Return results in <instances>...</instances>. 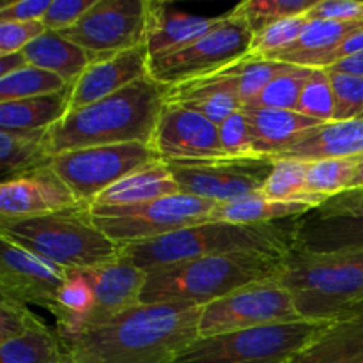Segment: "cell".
Listing matches in <instances>:
<instances>
[{"mask_svg":"<svg viewBox=\"0 0 363 363\" xmlns=\"http://www.w3.org/2000/svg\"><path fill=\"white\" fill-rule=\"evenodd\" d=\"M289 363H363V308L330 323Z\"/></svg>","mask_w":363,"mask_h":363,"instance_id":"obj_24","label":"cell"},{"mask_svg":"<svg viewBox=\"0 0 363 363\" xmlns=\"http://www.w3.org/2000/svg\"><path fill=\"white\" fill-rule=\"evenodd\" d=\"M273 280L293 294L303 321L333 323L363 308V250H293Z\"/></svg>","mask_w":363,"mask_h":363,"instance_id":"obj_5","label":"cell"},{"mask_svg":"<svg viewBox=\"0 0 363 363\" xmlns=\"http://www.w3.org/2000/svg\"><path fill=\"white\" fill-rule=\"evenodd\" d=\"M362 52H363V28H362V30L354 32L353 35H350L346 41L340 43V45L337 46V48L333 50V52L330 53L328 57H326L325 69L335 66L337 62L347 59V57L358 55V53H362Z\"/></svg>","mask_w":363,"mask_h":363,"instance_id":"obj_48","label":"cell"},{"mask_svg":"<svg viewBox=\"0 0 363 363\" xmlns=\"http://www.w3.org/2000/svg\"><path fill=\"white\" fill-rule=\"evenodd\" d=\"M218 135L220 145L227 158H257L245 110H240L223 121L218 126Z\"/></svg>","mask_w":363,"mask_h":363,"instance_id":"obj_42","label":"cell"},{"mask_svg":"<svg viewBox=\"0 0 363 363\" xmlns=\"http://www.w3.org/2000/svg\"><path fill=\"white\" fill-rule=\"evenodd\" d=\"M312 67L287 64L286 69L277 74L264 91L245 108H269V110H296L305 84L311 78Z\"/></svg>","mask_w":363,"mask_h":363,"instance_id":"obj_35","label":"cell"},{"mask_svg":"<svg viewBox=\"0 0 363 363\" xmlns=\"http://www.w3.org/2000/svg\"><path fill=\"white\" fill-rule=\"evenodd\" d=\"M314 206L305 202L273 201L262 194L248 195L240 201L220 204L216 209V220L230 223H272L284 220L300 218Z\"/></svg>","mask_w":363,"mask_h":363,"instance_id":"obj_31","label":"cell"},{"mask_svg":"<svg viewBox=\"0 0 363 363\" xmlns=\"http://www.w3.org/2000/svg\"><path fill=\"white\" fill-rule=\"evenodd\" d=\"M360 158L321 160L308 163L307 188L319 197H335L342 191L351 190L357 176Z\"/></svg>","mask_w":363,"mask_h":363,"instance_id":"obj_37","label":"cell"},{"mask_svg":"<svg viewBox=\"0 0 363 363\" xmlns=\"http://www.w3.org/2000/svg\"><path fill=\"white\" fill-rule=\"evenodd\" d=\"M158 160L151 145L135 142L67 151L50 158L48 165L69 186L74 197L85 208H91L103 191Z\"/></svg>","mask_w":363,"mask_h":363,"instance_id":"obj_10","label":"cell"},{"mask_svg":"<svg viewBox=\"0 0 363 363\" xmlns=\"http://www.w3.org/2000/svg\"><path fill=\"white\" fill-rule=\"evenodd\" d=\"M222 16H194L177 11L167 2L149 0L147 28H145V46H147L149 59L190 45L195 39L213 30L220 23Z\"/></svg>","mask_w":363,"mask_h":363,"instance_id":"obj_21","label":"cell"},{"mask_svg":"<svg viewBox=\"0 0 363 363\" xmlns=\"http://www.w3.org/2000/svg\"><path fill=\"white\" fill-rule=\"evenodd\" d=\"M151 147L163 162L227 158L215 123L194 110L167 101L160 113Z\"/></svg>","mask_w":363,"mask_h":363,"instance_id":"obj_15","label":"cell"},{"mask_svg":"<svg viewBox=\"0 0 363 363\" xmlns=\"http://www.w3.org/2000/svg\"><path fill=\"white\" fill-rule=\"evenodd\" d=\"M149 0H96L66 30L59 32L94 59L145 45Z\"/></svg>","mask_w":363,"mask_h":363,"instance_id":"obj_13","label":"cell"},{"mask_svg":"<svg viewBox=\"0 0 363 363\" xmlns=\"http://www.w3.org/2000/svg\"><path fill=\"white\" fill-rule=\"evenodd\" d=\"M176 194H181L179 184L174 179L169 165L163 160H158L110 186L92 206H133Z\"/></svg>","mask_w":363,"mask_h":363,"instance_id":"obj_26","label":"cell"},{"mask_svg":"<svg viewBox=\"0 0 363 363\" xmlns=\"http://www.w3.org/2000/svg\"><path fill=\"white\" fill-rule=\"evenodd\" d=\"M315 2L318 0H245L234 7L233 13L240 16L255 35L284 18L307 14Z\"/></svg>","mask_w":363,"mask_h":363,"instance_id":"obj_38","label":"cell"},{"mask_svg":"<svg viewBox=\"0 0 363 363\" xmlns=\"http://www.w3.org/2000/svg\"><path fill=\"white\" fill-rule=\"evenodd\" d=\"M64 363H78V362H74V360H73V358H69V357H67V360H66V362H64Z\"/></svg>","mask_w":363,"mask_h":363,"instance_id":"obj_52","label":"cell"},{"mask_svg":"<svg viewBox=\"0 0 363 363\" xmlns=\"http://www.w3.org/2000/svg\"><path fill=\"white\" fill-rule=\"evenodd\" d=\"M287 67V62H279L272 59H261V57L247 55L238 62L225 67L227 73L236 80L238 94L245 106L250 105L259 94L266 89V85L282 73Z\"/></svg>","mask_w":363,"mask_h":363,"instance_id":"obj_36","label":"cell"},{"mask_svg":"<svg viewBox=\"0 0 363 363\" xmlns=\"http://www.w3.org/2000/svg\"><path fill=\"white\" fill-rule=\"evenodd\" d=\"M294 250V218L272 223H201L145 243L124 245L123 257L144 272L188 261L230 254L287 257Z\"/></svg>","mask_w":363,"mask_h":363,"instance_id":"obj_3","label":"cell"},{"mask_svg":"<svg viewBox=\"0 0 363 363\" xmlns=\"http://www.w3.org/2000/svg\"><path fill=\"white\" fill-rule=\"evenodd\" d=\"M0 238L69 273L108 264L123 254V247L96 227L89 208L0 220Z\"/></svg>","mask_w":363,"mask_h":363,"instance_id":"obj_6","label":"cell"},{"mask_svg":"<svg viewBox=\"0 0 363 363\" xmlns=\"http://www.w3.org/2000/svg\"><path fill=\"white\" fill-rule=\"evenodd\" d=\"M52 0H16L0 7V21H43Z\"/></svg>","mask_w":363,"mask_h":363,"instance_id":"obj_47","label":"cell"},{"mask_svg":"<svg viewBox=\"0 0 363 363\" xmlns=\"http://www.w3.org/2000/svg\"><path fill=\"white\" fill-rule=\"evenodd\" d=\"M363 156V119L333 121L319 124L305 133L296 144L275 160H296L314 163L321 160L362 158Z\"/></svg>","mask_w":363,"mask_h":363,"instance_id":"obj_22","label":"cell"},{"mask_svg":"<svg viewBox=\"0 0 363 363\" xmlns=\"http://www.w3.org/2000/svg\"><path fill=\"white\" fill-rule=\"evenodd\" d=\"M92 308H94V294L91 284L87 282L84 273H69L66 284L50 308V312L55 315V330L62 342L84 332Z\"/></svg>","mask_w":363,"mask_h":363,"instance_id":"obj_29","label":"cell"},{"mask_svg":"<svg viewBox=\"0 0 363 363\" xmlns=\"http://www.w3.org/2000/svg\"><path fill=\"white\" fill-rule=\"evenodd\" d=\"M351 188H363V156L360 158V163H358L357 176H354L353 186H351Z\"/></svg>","mask_w":363,"mask_h":363,"instance_id":"obj_51","label":"cell"},{"mask_svg":"<svg viewBox=\"0 0 363 363\" xmlns=\"http://www.w3.org/2000/svg\"><path fill=\"white\" fill-rule=\"evenodd\" d=\"M41 326L45 321L28 311V305L0 294V344Z\"/></svg>","mask_w":363,"mask_h":363,"instance_id":"obj_43","label":"cell"},{"mask_svg":"<svg viewBox=\"0 0 363 363\" xmlns=\"http://www.w3.org/2000/svg\"><path fill=\"white\" fill-rule=\"evenodd\" d=\"M286 257L230 254L188 259L147 272L142 303H183L204 307L254 284L273 280Z\"/></svg>","mask_w":363,"mask_h":363,"instance_id":"obj_4","label":"cell"},{"mask_svg":"<svg viewBox=\"0 0 363 363\" xmlns=\"http://www.w3.org/2000/svg\"><path fill=\"white\" fill-rule=\"evenodd\" d=\"M218 206L208 199L176 194L133 206H92L89 211L96 227L124 247L215 222Z\"/></svg>","mask_w":363,"mask_h":363,"instance_id":"obj_7","label":"cell"},{"mask_svg":"<svg viewBox=\"0 0 363 363\" xmlns=\"http://www.w3.org/2000/svg\"><path fill=\"white\" fill-rule=\"evenodd\" d=\"M362 28L363 21L308 20L298 41L289 50L273 57L272 60L312 67V69H325L326 57L340 43H344L350 35Z\"/></svg>","mask_w":363,"mask_h":363,"instance_id":"obj_25","label":"cell"},{"mask_svg":"<svg viewBox=\"0 0 363 363\" xmlns=\"http://www.w3.org/2000/svg\"><path fill=\"white\" fill-rule=\"evenodd\" d=\"M303 321L294 298L275 280L254 284L202 307L199 337L223 335L261 326Z\"/></svg>","mask_w":363,"mask_h":363,"instance_id":"obj_11","label":"cell"},{"mask_svg":"<svg viewBox=\"0 0 363 363\" xmlns=\"http://www.w3.org/2000/svg\"><path fill=\"white\" fill-rule=\"evenodd\" d=\"M67 87L69 84L57 74L27 64L21 69L0 78V103L53 94Z\"/></svg>","mask_w":363,"mask_h":363,"instance_id":"obj_34","label":"cell"},{"mask_svg":"<svg viewBox=\"0 0 363 363\" xmlns=\"http://www.w3.org/2000/svg\"><path fill=\"white\" fill-rule=\"evenodd\" d=\"M254 32L230 11L213 30L174 52L149 59V77L167 87L218 73L250 53Z\"/></svg>","mask_w":363,"mask_h":363,"instance_id":"obj_9","label":"cell"},{"mask_svg":"<svg viewBox=\"0 0 363 363\" xmlns=\"http://www.w3.org/2000/svg\"><path fill=\"white\" fill-rule=\"evenodd\" d=\"M328 326L298 321L206 337L191 344L176 363H289Z\"/></svg>","mask_w":363,"mask_h":363,"instance_id":"obj_8","label":"cell"},{"mask_svg":"<svg viewBox=\"0 0 363 363\" xmlns=\"http://www.w3.org/2000/svg\"><path fill=\"white\" fill-rule=\"evenodd\" d=\"M67 357L57 330L46 325L0 344L2 363H64Z\"/></svg>","mask_w":363,"mask_h":363,"instance_id":"obj_32","label":"cell"},{"mask_svg":"<svg viewBox=\"0 0 363 363\" xmlns=\"http://www.w3.org/2000/svg\"><path fill=\"white\" fill-rule=\"evenodd\" d=\"M250 124L255 155L273 158L293 147L305 133L318 128L319 121L311 119L296 110L243 108Z\"/></svg>","mask_w":363,"mask_h":363,"instance_id":"obj_23","label":"cell"},{"mask_svg":"<svg viewBox=\"0 0 363 363\" xmlns=\"http://www.w3.org/2000/svg\"><path fill=\"white\" fill-rule=\"evenodd\" d=\"M165 101L194 110L216 126L233 113L243 110L236 80L227 73V69L169 87Z\"/></svg>","mask_w":363,"mask_h":363,"instance_id":"obj_20","label":"cell"},{"mask_svg":"<svg viewBox=\"0 0 363 363\" xmlns=\"http://www.w3.org/2000/svg\"><path fill=\"white\" fill-rule=\"evenodd\" d=\"M167 92V85L145 77L108 98L69 110L46 131L50 156L99 145H151Z\"/></svg>","mask_w":363,"mask_h":363,"instance_id":"obj_2","label":"cell"},{"mask_svg":"<svg viewBox=\"0 0 363 363\" xmlns=\"http://www.w3.org/2000/svg\"><path fill=\"white\" fill-rule=\"evenodd\" d=\"M308 20L363 21L362 0H318L307 13Z\"/></svg>","mask_w":363,"mask_h":363,"instance_id":"obj_46","label":"cell"},{"mask_svg":"<svg viewBox=\"0 0 363 363\" xmlns=\"http://www.w3.org/2000/svg\"><path fill=\"white\" fill-rule=\"evenodd\" d=\"M145 77H149V52L145 45L98 57L71 85L69 110L108 98Z\"/></svg>","mask_w":363,"mask_h":363,"instance_id":"obj_19","label":"cell"},{"mask_svg":"<svg viewBox=\"0 0 363 363\" xmlns=\"http://www.w3.org/2000/svg\"><path fill=\"white\" fill-rule=\"evenodd\" d=\"M2 240L0 255V294L25 305H39L50 311L69 272L45 261L39 255Z\"/></svg>","mask_w":363,"mask_h":363,"instance_id":"obj_16","label":"cell"},{"mask_svg":"<svg viewBox=\"0 0 363 363\" xmlns=\"http://www.w3.org/2000/svg\"><path fill=\"white\" fill-rule=\"evenodd\" d=\"M202 307L140 303L66 340L78 363H176L199 337Z\"/></svg>","mask_w":363,"mask_h":363,"instance_id":"obj_1","label":"cell"},{"mask_svg":"<svg viewBox=\"0 0 363 363\" xmlns=\"http://www.w3.org/2000/svg\"><path fill=\"white\" fill-rule=\"evenodd\" d=\"M80 273H84L94 294V308L85 330L105 325L142 303V291L147 280V272L135 266L123 255L108 264Z\"/></svg>","mask_w":363,"mask_h":363,"instance_id":"obj_18","label":"cell"},{"mask_svg":"<svg viewBox=\"0 0 363 363\" xmlns=\"http://www.w3.org/2000/svg\"><path fill=\"white\" fill-rule=\"evenodd\" d=\"M335 96V121L363 119V78L328 69Z\"/></svg>","mask_w":363,"mask_h":363,"instance_id":"obj_41","label":"cell"},{"mask_svg":"<svg viewBox=\"0 0 363 363\" xmlns=\"http://www.w3.org/2000/svg\"><path fill=\"white\" fill-rule=\"evenodd\" d=\"M181 194L208 199L216 204L261 194L273 170V158H215L165 162Z\"/></svg>","mask_w":363,"mask_h":363,"instance_id":"obj_12","label":"cell"},{"mask_svg":"<svg viewBox=\"0 0 363 363\" xmlns=\"http://www.w3.org/2000/svg\"><path fill=\"white\" fill-rule=\"evenodd\" d=\"M27 59L23 57V53H7V55H0V78L7 77V74L14 73V71L21 69V67L27 66Z\"/></svg>","mask_w":363,"mask_h":363,"instance_id":"obj_49","label":"cell"},{"mask_svg":"<svg viewBox=\"0 0 363 363\" xmlns=\"http://www.w3.org/2000/svg\"><path fill=\"white\" fill-rule=\"evenodd\" d=\"M94 2L96 0H52L45 18H43V25L48 30H66V28L73 27L94 6Z\"/></svg>","mask_w":363,"mask_h":363,"instance_id":"obj_45","label":"cell"},{"mask_svg":"<svg viewBox=\"0 0 363 363\" xmlns=\"http://www.w3.org/2000/svg\"><path fill=\"white\" fill-rule=\"evenodd\" d=\"M85 208L46 165L0 183V220H23Z\"/></svg>","mask_w":363,"mask_h":363,"instance_id":"obj_17","label":"cell"},{"mask_svg":"<svg viewBox=\"0 0 363 363\" xmlns=\"http://www.w3.org/2000/svg\"><path fill=\"white\" fill-rule=\"evenodd\" d=\"M328 69L340 71V73H347V74H353V77L363 78V52L358 53V55L347 57V59L340 60V62H337L335 66L328 67Z\"/></svg>","mask_w":363,"mask_h":363,"instance_id":"obj_50","label":"cell"},{"mask_svg":"<svg viewBox=\"0 0 363 363\" xmlns=\"http://www.w3.org/2000/svg\"><path fill=\"white\" fill-rule=\"evenodd\" d=\"M71 85L60 92L0 103V130L38 131L50 130L69 112Z\"/></svg>","mask_w":363,"mask_h":363,"instance_id":"obj_28","label":"cell"},{"mask_svg":"<svg viewBox=\"0 0 363 363\" xmlns=\"http://www.w3.org/2000/svg\"><path fill=\"white\" fill-rule=\"evenodd\" d=\"M307 21V14L275 21L269 27H266L264 30L254 35L248 55L261 57V59H273L279 53L286 52L298 41Z\"/></svg>","mask_w":363,"mask_h":363,"instance_id":"obj_39","label":"cell"},{"mask_svg":"<svg viewBox=\"0 0 363 363\" xmlns=\"http://www.w3.org/2000/svg\"><path fill=\"white\" fill-rule=\"evenodd\" d=\"M294 250L305 254L363 250V188L326 199L294 218Z\"/></svg>","mask_w":363,"mask_h":363,"instance_id":"obj_14","label":"cell"},{"mask_svg":"<svg viewBox=\"0 0 363 363\" xmlns=\"http://www.w3.org/2000/svg\"><path fill=\"white\" fill-rule=\"evenodd\" d=\"M46 131H2L0 130V174L9 181L28 170L39 169L50 162Z\"/></svg>","mask_w":363,"mask_h":363,"instance_id":"obj_30","label":"cell"},{"mask_svg":"<svg viewBox=\"0 0 363 363\" xmlns=\"http://www.w3.org/2000/svg\"><path fill=\"white\" fill-rule=\"evenodd\" d=\"M308 163L296 160H275L268 181L262 186V195L273 201L282 202H305L314 208L326 201L308 191L307 188Z\"/></svg>","mask_w":363,"mask_h":363,"instance_id":"obj_33","label":"cell"},{"mask_svg":"<svg viewBox=\"0 0 363 363\" xmlns=\"http://www.w3.org/2000/svg\"><path fill=\"white\" fill-rule=\"evenodd\" d=\"M30 66L41 67L73 85L94 57L55 30H46L21 50Z\"/></svg>","mask_w":363,"mask_h":363,"instance_id":"obj_27","label":"cell"},{"mask_svg":"<svg viewBox=\"0 0 363 363\" xmlns=\"http://www.w3.org/2000/svg\"><path fill=\"white\" fill-rule=\"evenodd\" d=\"M296 112L319 121L333 123L335 121V96L328 69H314L305 84L303 92L298 101Z\"/></svg>","mask_w":363,"mask_h":363,"instance_id":"obj_40","label":"cell"},{"mask_svg":"<svg viewBox=\"0 0 363 363\" xmlns=\"http://www.w3.org/2000/svg\"><path fill=\"white\" fill-rule=\"evenodd\" d=\"M46 30L43 21H0V55L21 52Z\"/></svg>","mask_w":363,"mask_h":363,"instance_id":"obj_44","label":"cell"}]
</instances>
